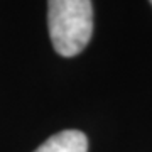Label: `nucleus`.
Here are the masks:
<instances>
[{
	"mask_svg": "<svg viewBox=\"0 0 152 152\" xmlns=\"http://www.w3.org/2000/svg\"><path fill=\"white\" fill-rule=\"evenodd\" d=\"M48 27L58 54H80L93 34L91 0H48Z\"/></svg>",
	"mask_w": 152,
	"mask_h": 152,
	"instance_id": "1",
	"label": "nucleus"
},
{
	"mask_svg": "<svg viewBox=\"0 0 152 152\" xmlns=\"http://www.w3.org/2000/svg\"><path fill=\"white\" fill-rule=\"evenodd\" d=\"M34 152H88V139L83 132L69 129L49 137Z\"/></svg>",
	"mask_w": 152,
	"mask_h": 152,
	"instance_id": "2",
	"label": "nucleus"
},
{
	"mask_svg": "<svg viewBox=\"0 0 152 152\" xmlns=\"http://www.w3.org/2000/svg\"><path fill=\"white\" fill-rule=\"evenodd\" d=\"M151 4H152V0H151Z\"/></svg>",
	"mask_w": 152,
	"mask_h": 152,
	"instance_id": "3",
	"label": "nucleus"
}]
</instances>
